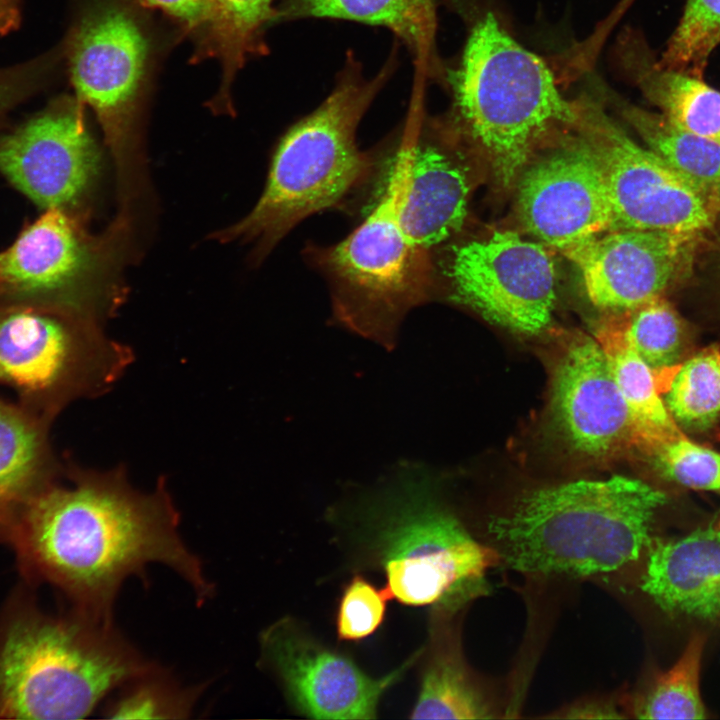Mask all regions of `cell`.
I'll list each match as a JSON object with an SVG mask.
<instances>
[{
	"mask_svg": "<svg viewBox=\"0 0 720 720\" xmlns=\"http://www.w3.org/2000/svg\"><path fill=\"white\" fill-rule=\"evenodd\" d=\"M58 482L19 513L7 543L26 576L62 592L73 609L112 622L113 604L126 578L145 579L150 563L173 569L198 604L214 593L200 559L183 542L180 515L159 479L152 491L130 483L123 466L98 471L68 465Z\"/></svg>",
	"mask_w": 720,
	"mask_h": 720,
	"instance_id": "obj_1",
	"label": "cell"
},
{
	"mask_svg": "<svg viewBox=\"0 0 720 720\" xmlns=\"http://www.w3.org/2000/svg\"><path fill=\"white\" fill-rule=\"evenodd\" d=\"M397 64L393 49L377 75L366 78L350 51L332 92L279 140L256 205L211 237L251 244V259L259 264L309 216L355 205L375 166L374 151H363L357 144V128Z\"/></svg>",
	"mask_w": 720,
	"mask_h": 720,
	"instance_id": "obj_2",
	"label": "cell"
},
{
	"mask_svg": "<svg viewBox=\"0 0 720 720\" xmlns=\"http://www.w3.org/2000/svg\"><path fill=\"white\" fill-rule=\"evenodd\" d=\"M666 502L662 490L622 475L538 488L491 517L490 546L522 573H615L641 560Z\"/></svg>",
	"mask_w": 720,
	"mask_h": 720,
	"instance_id": "obj_3",
	"label": "cell"
},
{
	"mask_svg": "<svg viewBox=\"0 0 720 720\" xmlns=\"http://www.w3.org/2000/svg\"><path fill=\"white\" fill-rule=\"evenodd\" d=\"M113 622L54 615L15 597L0 618V718L80 719L113 690L158 670Z\"/></svg>",
	"mask_w": 720,
	"mask_h": 720,
	"instance_id": "obj_4",
	"label": "cell"
},
{
	"mask_svg": "<svg viewBox=\"0 0 720 720\" xmlns=\"http://www.w3.org/2000/svg\"><path fill=\"white\" fill-rule=\"evenodd\" d=\"M443 82L452 97L445 122L485 153L504 186L519 177L539 142L558 128H574L580 117L581 102L561 95L548 65L492 12L475 20Z\"/></svg>",
	"mask_w": 720,
	"mask_h": 720,
	"instance_id": "obj_5",
	"label": "cell"
},
{
	"mask_svg": "<svg viewBox=\"0 0 720 720\" xmlns=\"http://www.w3.org/2000/svg\"><path fill=\"white\" fill-rule=\"evenodd\" d=\"M403 192L398 172H378L361 224L336 244L305 249L328 284L333 321L388 350L397 345L408 313L435 296L431 252L401 222Z\"/></svg>",
	"mask_w": 720,
	"mask_h": 720,
	"instance_id": "obj_6",
	"label": "cell"
},
{
	"mask_svg": "<svg viewBox=\"0 0 720 720\" xmlns=\"http://www.w3.org/2000/svg\"><path fill=\"white\" fill-rule=\"evenodd\" d=\"M378 485L371 505L381 520L378 554L392 599L450 610L480 592L500 557L439 502L424 463L400 462Z\"/></svg>",
	"mask_w": 720,
	"mask_h": 720,
	"instance_id": "obj_7",
	"label": "cell"
},
{
	"mask_svg": "<svg viewBox=\"0 0 720 720\" xmlns=\"http://www.w3.org/2000/svg\"><path fill=\"white\" fill-rule=\"evenodd\" d=\"M156 56L153 28L138 0H86L67 42L71 83L102 127L123 212L146 186L142 122Z\"/></svg>",
	"mask_w": 720,
	"mask_h": 720,
	"instance_id": "obj_8",
	"label": "cell"
},
{
	"mask_svg": "<svg viewBox=\"0 0 720 720\" xmlns=\"http://www.w3.org/2000/svg\"><path fill=\"white\" fill-rule=\"evenodd\" d=\"M133 359L102 324L70 312L21 308L0 316V384L51 423L73 401L110 391Z\"/></svg>",
	"mask_w": 720,
	"mask_h": 720,
	"instance_id": "obj_9",
	"label": "cell"
},
{
	"mask_svg": "<svg viewBox=\"0 0 720 720\" xmlns=\"http://www.w3.org/2000/svg\"><path fill=\"white\" fill-rule=\"evenodd\" d=\"M129 228L115 218L94 237L63 209L50 208L0 253V282L24 293L63 294L72 313L103 325L126 296L121 272Z\"/></svg>",
	"mask_w": 720,
	"mask_h": 720,
	"instance_id": "obj_10",
	"label": "cell"
},
{
	"mask_svg": "<svg viewBox=\"0 0 720 720\" xmlns=\"http://www.w3.org/2000/svg\"><path fill=\"white\" fill-rule=\"evenodd\" d=\"M435 286L487 321L533 335L551 321L556 299L553 259L541 243L512 231L445 243L431 251Z\"/></svg>",
	"mask_w": 720,
	"mask_h": 720,
	"instance_id": "obj_11",
	"label": "cell"
},
{
	"mask_svg": "<svg viewBox=\"0 0 720 720\" xmlns=\"http://www.w3.org/2000/svg\"><path fill=\"white\" fill-rule=\"evenodd\" d=\"M576 128L603 169L611 208L610 230H660L703 235L720 218V197L673 170L640 146L591 103L582 102Z\"/></svg>",
	"mask_w": 720,
	"mask_h": 720,
	"instance_id": "obj_12",
	"label": "cell"
},
{
	"mask_svg": "<svg viewBox=\"0 0 720 720\" xmlns=\"http://www.w3.org/2000/svg\"><path fill=\"white\" fill-rule=\"evenodd\" d=\"M454 137L444 120L425 115L416 89L401 130L376 149L379 160L403 178V228L429 252L456 237L467 217L471 179Z\"/></svg>",
	"mask_w": 720,
	"mask_h": 720,
	"instance_id": "obj_13",
	"label": "cell"
},
{
	"mask_svg": "<svg viewBox=\"0 0 720 720\" xmlns=\"http://www.w3.org/2000/svg\"><path fill=\"white\" fill-rule=\"evenodd\" d=\"M702 235L608 230L562 252L581 274L591 303L608 313L643 305L684 280Z\"/></svg>",
	"mask_w": 720,
	"mask_h": 720,
	"instance_id": "obj_14",
	"label": "cell"
},
{
	"mask_svg": "<svg viewBox=\"0 0 720 720\" xmlns=\"http://www.w3.org/2000/svg\"><path fill=\"white\" fill-rule=\"evenodd\" d=\"M262 656L281 680L289 700L315 719H374L384 693L419 657L416 652L385 676L373 678L352 659L323 646L290 620L261 636Z\"/></svg>",
	"mask_w": 720,
	"mask_h": 720,
	"instance_id": "obj_15",
	"label": "cell"
},
{
	"mask_svg": "<svg viewBox=\"0 0 720 720\" xmlns=\"http://www.w3.org/2000/svg\"><path fill=\"white\" fill-rule=\"evenodd\" d=\"M519 176L518 214L541 242L563 251L611 229L603 169L583 136L526 164Z\"/></svg>",
	"mask_w": 720,
	"mask_h": 720,
	"instance_id": "obj_16",
	"label": "cell"
},
{
	"mask_svg": "<svg viewBox=\"0 0 720 720\" xmlns=\"http://www.w3.org/2000/svg\"><path fill=\"white\" fill-rule=\"evenodd\" d=\"M100 164L77 99L61 100L0 140V172L47 209L76 204L94 184Z\"/></svg>",
	"mask_w": 720,
	"mask_h": 720,
	"instance_id": "obj_17",
	"label": "cell"
},
{
	"mask_svg": "<svg viewBox=\"0 0 720 720\" xmlns=\"http://www.w3.org/2000/svg\"><path fill=\"white\" fill-rule=\"evenodd\" d=\"M551 402L558 430L577 453L603 460L637 449L631 414L595 337L569 343L554 372Z\"/></svg>",
	"mask_w": 720,
	"mask_h": 720,
	"instance_id": "obj_18",
	"label": "cell"
},
{
	"mask_svg": "<svg viewBox=\"0 0 720 720\" xmlns=\"http://www.w3.org/2000/svg\"><path fill=\"white\" fill-rule=\"evenodd\" d=\"M639 562L637 586L663 613L720 620V523L679 536H654Z\"/></svg>",
	"mask_w": 720,
	"mask_h": 720,
	"instance_id": "obj_19",
	"label": "cell"
},
{
	"mask_svg": "<svg viewBox=\"0 0 720 720\" xmlns=\"http://www.w3.org/2000/svg\"><path fill=\"white\" fill-rule=\"evenodd\" d=\"M52 423L0 398V540L7 542L21 510L59 480L49 440Z\"/></svg>",
	"mask_w": 720,
	"mask_h": 720,
	"instance_id": "obj_20",
	"label": "cell"
},
{
	"mask_svg": "<svg viewBox=\"0 0 720 720\" xmlns=\"http://www.w3.org/2000/svg\"><path fill=\"white\" fill-rule=\"evenodd\" d=\"M334 18L383 26L414 57L418 75L443 80L444 65L436 50V0H280L278 21Z\"/></svg>",
	"mask_w": 720,
	"mask_h": 720,
	"instance_id": "obj_21",
	"label": "cell"
},
{
	"mask_svg": "<svg viewBox=\"0 0 720 720\" xmlns=\"http://www.w3.org/2000/svg\"><path fill=\"white\" fill-rule=\"evenodd\" d=\"M622 64L643 95L675 126L720 144V91L704 79L662 67L645 39L630 32Z\"/></svg>",
	"mask_w": 720,
	"mask_h": 720,
	"instance_id": "obj_22",
	"label": "cell"
},
{
	"mask_svg": "<svg viewBox=\"0 0 720 720\" xmlns=\"http://www.w3.org/2000/svg\"><path fill=\"white\" fill-rule=\"evenodd\" d=\"M280 0H214V19L201 58L215 57L222 66L219 90L209 102L214 112L231 113V87L249 57L267 52L265 33L278 22Z\"/></svg>",
	"mask_w": 720,
	"mask_h": 720,
	"instance_id": "obj_23",
	"label": "cell"
},
{
	"mask_svg": "<svg viewBox=\"0 0 720 720\" xmlns=\"http://www.w3.org/2000/svg\"><path fill=\"white\" fill-rule=\"evenodd\" d=\"M595 338L604 350L631 414L637 450L647 454L660 442L682 432L665 406L656 373L629 346L608 317L598 327Z\"/></svg>",
	"mask_w": 720,
	"mask_h": 720,
	"instance_id": "obj_24",
	"label": "cell"
},
{
	"mask_svg": "<svg viewBox=\"0 0 720 720\" xmlns=\"http://www.w3.org/2000/svg\"><path fill=\"white\" fill-rule=\"evenodd\" d=\"M424 669L411 719H488L496 708L455 641L437 639Z\"/></svg>",
	"mask_w": 720,
	"mask_h": 720,
	"instance_id": "obj_25",
	"label": "cell"
},
{
	"mask_svg": "<svg viewBox=\"0 0 720 720\" xmlns=\"http://www.w3.org/2000/svg\"><path fill=\"white\" fill-rule=\"evenodd\" d=\"M665 406L686 435H704L720 424V345L694 350L657 376Z\"/></svg>",
	"mask_w": 720,
	"mask_h": 720,
	"instance_id": "obj_26",
	"label": "cell"
},
{
	"mask_svg": "<svg viewBox=\"0 0 720 720\" xmlns=\"http://www.w3.org/2000/svg\"><path fill=\"white\" fill-rule=\"evenodd\" d=\"M707 637L693 633L680 656L657 671L643 688L625 698L628 717L638 719H705L700 675Z\"/></svg>",
	"mask_w": 720,
	"mask_h": 720,
	"instance_id": "obj_27",
	"label": "cell"
},
{
	"mask_svg": "<svg viewBox=\"0 0 720 720\" xmlns=\"http://www.w3.org/2000/svg\"><path fill=\"white\" fill-rule=\"evenodd\" d=\"M608 318L629 346L662 376L694 351V332L689 322L665 296Z\"/></svg>",
	"mask_w": 720,
	"mask_h": 720,
	"instance_id": "obj_28",
	"label": "cell"
},
{
	"mask_svg": "<svg viewBox=\"0 0 720 720\" xmlns=\"http://www.w3.org/2000/svg\"><path fill=\"white\" fill-rule=\"evenodd\" d=\"M648 148L698 188L720 197V144L687 132L662 114L628 105L624 110Z\"/></svg>",
	"mask_w": 720,
	"mask_h": 720,
	"instance_id": "obj_29",
	"label": "cell"
},
{
	"mask_svg": "<svg viewBox=\"0 0 720 720\" xmlns=\"http://www.w3.org/2000/svg\"><path fill=\"white\" fill-rule=\"evenodd\" d=\"M720 46V0H686L681 18L658 63L704 79L709 59Z\"/></svg>",
	"mask_w": 720,
	"mask_h": 720,
	"instance_id": "obj_30",
	"label": "cell"
},
{
	"mask_svg": "<svg viewBox=\"0 0 720 720\" xmlns=\"http://www.w3.org/2000/svg\"><path fill=\"white\" fill-rule=\"evenodd\" d=\"M661 476L687 489L720 495V452L679 432L647 454Z\"/></svg>",
	"mask_w": 720,
	"mask_h": 720,
	"instance_id": "obj_31",
	"label": "cell"
},
{
	"mask_svg": "<svg viewBox=\"0 0 720 720\" xmlns=\"http://www.w3.org/2000/svg\"><path fill=\"white\" fill-rule=\"evenodd\" d=\"M125 686L108 709L112 718H183L191 712L199 692L175 686L161 668Z\"/></svg>",
	"mask_w": 720,
	"mask_h": 720,
	"instance_id": "obj_32",
	"label": "cell"
},
{
	"mask_svg": "<svg viewBox=\"0 0 720 720\" xmlns=\"http://www.w3.org/2000/svg\"><path fill=\"white\" fill-rule=\"evenodd\" d=\"M392 597L386 588H378L361 575L345 586L336 615L340 640L360 641L372 635L383 623L387 602Z\"/></svg>",
	"mask_w": 720,
	"mask_h": 720,
	"instance_id": "obj_33",
	"label": "cell"
},
{
	"mask_svg": "<svg viewBox=\"0 0 720 720\" xmlns=\"http://www.w3.org/2000/svg\"><path fill=\"white\" fill-rule=\"evenodd\" d=\"M146 8L157 9L189 36L196 45L199 60L206 46L214 19V0H138Z\"/></svg>",
	"mask_w": 720,
	"mask_h": 720,
	"instance_id": "obj_34",
	"label": "cell"
},
{
	"mask_svg": "<svg viewBox=\"0 0 720 720\" xmlns=\"http://www.w3.org/2000/svg\"><path fill=\"white\" fill-rule=\"evenodd\" d=\"M557 716L561 718H625L628 717L626 706L621 701L608 698H591L577 701L560 709Z\"/></svg>",
	"mask_w": 720,
	"mask_h": 720,
	"instance_id": "obj_35",
	"label": "cell"
},
{
	"mask_svg": "<svg viewBox=\"0 0 720 720\" xmlns=\"http://www.w3.org/2000/svg\"><path fill=\"white\" fill-rule=\"evenodd\" d=\"M40 69L32 66L0 72V113L14 104L33 87Z\"/></svg>",
	"mask_w": 720,
	"mask_h": 720,
	"instance_id": "obj_36",
	"label": "cell"
},
{
	"mask_svg": "<svg viewBox=\"0 0 720 720\" xmlns=\"http://www.w3.org/2000/svg\"><path fill=\"white\" fill-rule=\"evenodd\" d=\"M19 23V0H0V34L15 30Z\"/></svg>",
	"mask_w": 720,
	"mask_h": 720,
	"instance_id": "obj_37",
	"label": "cell"
},
{
	"mask_svg": "<svg viewBox=\"0 0 720 720\" xmlns=\"http://www.w3.org/2000/svg\"><path fill=\"white\" fill-rule=\"evenodd\" d=\"M717 248H718L717 269H718V275L720 278V239H719V244H718Z\"/></svg>",
	"mask_w": 720,
	"mask_h": 720,
	"instance_id": "obj_38",
	"label": "cell"
}]
</instances>
